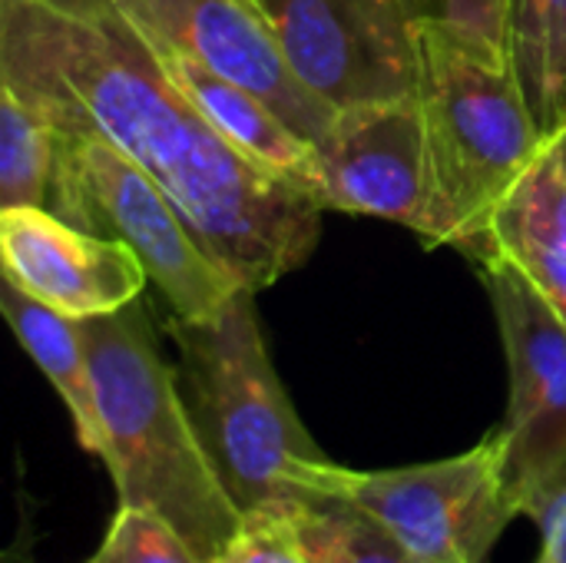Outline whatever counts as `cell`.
Segmentation results:
<instances>
[{"label":"cell","mask_w":566,"mask_h":563,"mask_svg":"<svg viewBox=\"0 0 566 563\" xmlns=\"http://www.w3.org/2000/svg\"><path fill=\"white\" fill-rule=\"evenodd\" d=\"M103 428V465L116 484V508L163 514L206 563L232 541L242 511L229 498L186 408L176 365L159 352L139 302L83 319Z\"/></svg>","instance_id":"2"},{"label":"cell","mask_w":566,"mask_h":563,"mask_svg":"<svg viewBox=\"0 0 566 563\" xmlns=\"http://www.w3.org/2000/svg\"><path fill=\"white\" fill-rule=\"evenodd\" d=\"M212 563H308L289 511L242 514L239 531Z\"/></svg>","instance_id":"20"},{"label":"cell","mask_w":566,"mask_h":563,"mask_svg":"<svg viewBox=\"0 0 566 563\" xmlns=\"http://www.w3.org/2000/svg\"><path fill=\"white\" fill-rule=\"evenodd\" d=\"M415 10L421 27L441 30L507 63L511 0H415Z\"/></svg>","instance_id":"19"},{"label":"cell","mask_w":566,"mask_h":563,"mask_svg":"<svg viewBox=\"0 0 566 563\" xmlns=\"http://www.w3.org/2000/svg\"><path fill=\"white\" fill-rule=\"evenodd\" d=\"M421 106L434 169L428 249L478 262L504 202L537 166L547 139L504 60L421 27Z\"/></svg>","instance_id":"4"},{"label":"cell","mask_w":566,"mask_h":563,"mask_svg":"<svg viewBox=\"0 0 566 563\" xmlns=\"http://www.w3.org/2000/svg\"><path fill=\"white\" fill-rule=\"evenodd\" d=\"M0 265L3 282L76 322L113 315L149 285L136 252L43 206L0 209Z\"/></svg>","instance_id":"11"},{"label":"cell","mask_w":566,"mask_h":563,"mask_svg":"<svg viewBox=\"0 0 566 563\" xmlns=\"http://www.w3.org/2000/svg\"><path fill=\"white\" fill-rule=\"evenodd\" d=\"M315 169L325 212L388 219L415 229L428 246L434 169L421 96L338 113L315 143Z\"/></svg>","instance_id":"9"},{"label":"cell","mask_w":566,"mask_h":563,"mask_svg":"<svg viewBox=\"0 0 566 563\" xmlns=\"http://www.w3.org/2000/svg\"><path fill=\"white\" fill-rule=\"evenodd\" d=\"M478 272L511 368V405L501 428L507 478L524 514L537 491L566 478V322L507 256H488Z\"/></svg>","instance_id":"8"},{"label":"cell","mask_w":566,"mask_h":563,"mask_svg":"<svg viewBox=\"0 0 566 563\" xmlns=\"http://www.w3.org/2000/svg\"><path fill=\"white\" fill-rule=\"evenodd\" d=\"M255 295L239 289L206 319L163 325L192 425L242 514L289 511L308 494V468L325 461L272 365Z\"/></svg>","instance_id":"3"},{"label":"cell","mask_w":566,"mask_h":563,"mask_svg":"<svg viewBox=\"0 0 566 563\" xmlns=\"http://www.w3.org/2000/svg\"><path fill=\"white\" fill-rule=\"evenodd\" d=\"M143 33L259 93L312 146L335 113L315 100L285 60L262 0H113Z\"/></svg>","instance_id":"10"},{"label":"cell","mask_w":566,"mask_h":563,"mask_svg":"<svg viewBox=\"0 0 566 563\" xmlns=\"http://www.w3.org/2000/svg\"><path fill=\"white\" fill-rule=\"evenodd\" d=\"M289 66L335 116L421 93L415 0H262Z\"/></svg>","instance_id":"7"},{"label":"cell","mask_w":566,"mask_h":563,"mask_svg":"<svg viewBox=\"0 0 566 563\" xmlns=\"http://www.w3.org/2000/svg\"><path fill=\"white\" fill-rule=\"evenodd\" d=\"M302 488L365 508L415 563H491L497 541L521 518L504 428L464 455L428 465L358 471L325 458L308 468Z\"/></svg>","instance_id":"6"},{"label":"cell","mask_w":566,"mask_h":563,"mask_svg":"<svg viewBox=\"0 0 566 563\" xmlns=\"http://www.w3.org/2000/svg\"><path fill=\"white\" fill-rule=\"evenodd\" d=\"M0 563H40L36 554H33V518L30 514H20L17 531H13V541L3 548Z\"/></svg>","instance_id":"23"},{"label":"cell","mask_w":566,"mask_h":563,"mask_svg":"<svg viewBox=\"0 0 566 563\" xmlns=\"http://www.w3.org/2000/svg\"><path fill=\"white\" fill-rule=\"evenodd\" d=\"M524 514L541 528L544 544L557 554V561L566 563V478L537 491L524 504Z\"/></svg>","instance_id":"22"},{"label":"cell","mask_w":566,"mask_h":563,"mask_svg":"<svg viewBox=\"0 0 566 563\" xmlns=\"http://www.w3.org/2000/svg\"><path fill=\"white\" fill-rule=\"evenodd\" d=\"M494 232H524L566 249V129L547 139L537 166L497 212Z\"/></svg>","instance_id":"17"},{"label":"cell","mask_w":566,"mask_h":563,"mask_svg":"<svg viewBox=\"0 0 566 563\" xmlns=\"http://www.w3.org/2000/svg\"><path fill=\"white\" fill-rule=\"evenodd\" d=\"M534 563H560V561H557V554H554V551H551V548L544 544V548H541V554H537V561H534Z\"/></svg>","instance_id":"24"},{"label":"cell","mask_w":566,"mask_h":563,"mask_svg":"<svg viewBox=\"0 0 566 563\" xmlns=\"http://www.w3.org/2000/svg\"><path fill=\"white\" fill-rule=\"evenodd\" d=\"M60 133L50 119L0 80V209L50 202Z\"/></svg>","instance_id":"16"},{"label":"cell","mask_w":566,"mask_h":563,"mask_svg":"<svg viewBox=\"0 0 566 563\" xmlns=\"http://www.w3.org/2000/svg\"><path fill=\"white\" fill-rule=\"evenodd\" d=\"M83 563H206L192 544L149 508H116L99 548Z\"/></svg>","instance_id":"18"},{"label":"cell","mask_w":566,"mask_h":563,"mask_svg":"<svg viewBox=\"0 0 566 563\" xmlns=\"http://www.w3.org/2000/svg\"><path fill=\"white\" fill-rule=\"evenodd\" d=\"M46 209L136 252L176 319H206L245 289L206 252L176 202L99 136L60 133Z\"/></svg>","instance_id":"5"},{"label":"cell","mask_w":566,"mask_h":563,"mask_svg":"<svg viewBox=\"0 0 566 563\" xmlns=\"http://www.w3.org/2000/svg\"><path fill=\"white\" fill-rule=\"evenodd\" d=\"M3 315L23 345V352L36 362V368L46 375L53 392L70 411L76 441L103 458V428L96 415V392H93V372H90V355L83 342V329L76 319L30 299L23 289L3 282L0 292Z\"/></svg>","instance_id":"13"},{"label":"cell","mask_w":566,"mask_h":563,"mask_svg":"<svg viewBox=\"0 0 566 563\" xmlns=\"http://www.w3.org/2000/svg\"><path fill=\"white\" fill-rule=\"evenodd\" d=\"M488 256H507L566 322V249L524 232H494L488 252L478 262H484Z\"/></svg>","instance_id":"21"},{"label":"cell","mask_w":566,"mask_h":563,"mask_svg":"<svg viewBox=\"0 0 566 563\" xmlns=\"http://www.w3.org/2000/svg\"><path fill=\"white\" fill-rule=\"evenodd\" d=\"M159 66L172 76V83L196 103V110L212 123V129L235 146L252 163L285 176L318 199V169L315 146L302 139L259 93L232 83L229 76L196 63L192 56L172 50L169 43L146 33ZM322 206V202H318Z\"/></svg>","instance_id":"12"},{"label":"cell","mask_w":566,"mask_h":563,"mask_svg":"<svg viewBox=\"0 0 566 563\" xmlns=\"http://www.w3.org/2000/svg\"><path fill=\"white\" fill-rule=\"evenodd\" d=\"M0 80L53 129L99 136L136 163L245 289L315 252L318 199L229 146L113 0H0Z\"/></svg>","instance_id":"1"},{"label":"cell","mask_w":566,"mask_h":563,"mask_svg":"<svg viewBox=\"0 0 566 563\" xmlns=\"http://www.w3.org/2000/svg\"><path fill=\"white\" fill-rule=\"evenodd\" d=\"M507 66L544 133L566 129V0H511Z\"/></svg>","instance_id":"14"},{"label":"cell","mask_w":566,"mask_h":563,"mask_svg":"<svg viewBox=\"0 0 566 563\" xmlns=\"http://www.w3.org/2000/svg\"><path fill=\"white\" fill-rule=\"evenodd\" d=\"M308 563H415V557L348 498L308 491L289 508Z\"/></svg>","instance_id":"15"}]
</instances>
